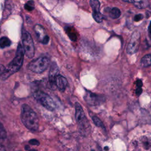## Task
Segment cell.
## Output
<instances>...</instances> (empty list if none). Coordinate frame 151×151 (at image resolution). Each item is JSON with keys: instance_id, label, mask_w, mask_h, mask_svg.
<instances>
[{"instance_id": "6da1fadb", "label": "cell", "mask_w": 151, "mask_h": 151, "mask_svg": "<svg viewBox=\"0 0 151 151\" xmlns=\"http://www.w3.org/2000/svg\"><path fill=\"white\" fill-rule=\"evenodd\" d=\"M21 118L24 126L30 130L36 131L39 127V119L36 113L27 104L21 107Z\"/></svg>"}, {"instance_id": "7a4b0ae2", "label": "cell", "mask_w": 151, "mask_h": 151, "mask_svg": "<svg viewBox=\"0 0 151 151\" xmlns=\"http://www.w3.org/2000/svg\"><path fill=\"white\" fill-rule=\"evenodd\" d=\"M24 54L25 53L22 45L19 44L15 57L8 64L7 67L5 68V71L2 75L4 78H7L11 75L17 72L20 69L23 63Z\"/></svg>"}, {"instance_id": "3957f363", "label": "cell", "mask_w": 151, "mask_h": 151, "mask_svg": "<svg viewBox=\"0 0 151 151\" xmlns=\"http://www.w3.org/2000/svg\"><path fill=\"white\" fill-rule=\"evenodd\" d=\"M75 109L76 119L77 122L79 130L82 133V134H86L87 132H89L90 129V125L89 124V122L86 118L82 107L77 102L75 104Z\"/></svg>"}, {"instance_id": "277c9868", "label": "cell", "mask_w": 151, "mask_h": 151, "mask_svg": "<svg viewBox=\"0 0 151 151\" xmlns=\"http://www.w3.org/2000/svg\"><path fill=\"white\" fill-rule=\"evenodd\" d=\"M22 43L25 54L28 58H32L35 53L34 44L31 36L27 31L22 32Z\"/></svg>"}, {"instance_id": "5b68a950", "label": "cell", "mask_w": 151, "mask_h": 151, "mask_svg": "<svg viewBox=\"0 0 151 151\" xmlns=\"http://www.w3.org/2000/svg\"><path fill=\"white\" fill-rule=\"evenodd\" d=\"M50 64L49 59L46 57H40L37 59L32 60L28 64V68L35 73H41L44 72Z\"/></svg>"}, {"instance_id": "8992f818", "label": "cell", "mask_w": 151, "mask_h": 151, "mask_svg": "<svg viewBox=\"0 0 151 151\" xmlns=\"http://www.w3.org/2000/svg\"><path fill=\"white\" fill-rule=\"evenodd\" d=\"M34 97L38 103L47 110L50 111L54 110L55 108V103L52 99L47 94L41 91H38L34 93Z\"/></svg>"}, {"instance_id": "52a82bcc", "label": "cell", "mask_w": 151, "mask_h": 151, "mask_svg": "<svg viewBox=\"0 0 151 151\" xmlns=\"http://www.w3.org/2000/svg\"><path fill=\"white\" fill-rule=\"evenodd\" d=\"M140 42V34L139 31H136L132 34L129 42L127 44L126 51L130 54H133L136 53L139 48Z\"/></svg>"}, {"instance_id": "ba28073f", "label": "cell", "mask_w": 151, "mask_h": 151, "mask_svg": "<svg viewBox=\"0 0 151 151\" xmlns=\"http://www.w3.org/2000/svg\"><path fill=\"white\" fill-rule=\"evenodd\" d=\"M86 102L90 106H99L105 101V97L103 95L97 94L89 91H86L84 96Z\"/></svg>"}, {"instance_id": "9c48e42d", "label": "cell", "mask_w": 151, "mask_h": 151, "mask_svg": "<svg viewBox=\"0 0 151 151\" xmlns=\"http://www.w3.org/2000/svg\"><path fill=\"white\" fill-rule=\"evenodd\" d=\"M90 5L93 11V17L97 22H101L103 21V15L100 12V4L99 0H90Z\"/></svg>"}, {"instance_id": "30bf717a", "label": "cell", "mask_w": 151, "mask_h": 151, "mask_svg": "<svg viewBox=\"0 0 151 151\" xmlns=\"http://www.w3.org/2000/svg\"><path fill=\"white\" fill-rule=\"evenodd\" d=\"M34 31L37 37L40 41L44 44H47L48 43L50 38L47 34L44 28L41 25H36L34 27Z\"/></svg>"}, {"instance_id": "8fae6325", "label": "cell", "mask_w": 151, "mask_h": 151, "mask_svg": "<svg viewBox=\"0 0 151 151\" xmlns=\"http://www.w3.org/2000/svg\"><path fill=\"white\" fill-rule=\"evenodd\" d=\"M59 69L55 63H53L51 67L49 72V83L52 89H55L56 87L55 80L57 77L59 75Z\"/></svg>"}, {"instance_id": "7c38bea8", "label": "cell", "mask_w": 151, "mask_h": 151, "mask_svg": "<svg viewBox=\"0 0 151 151\" xmlns=\"http://www.w3.org/2000/svg\"><path fill=\"white\" fill-rule=\"evenodd\" d=\"M124 2L132 3L139 9H145L149 5V0H122Z\"/></svg>"}, {"instance_id": "4fadbf2b", "label": "cell", "mask_w": 151, "mask_h": 151, "mask_svg": "<svg viewBox=\"0 0 151 151\" xmlns=\"http://www.w3.org/2000/svg\"><path fill=\"white\" fill-rule=\"evenodd\" d=\"M55 83H56V87L61 91H64L65 90L68 84L67 80L65 78V77L61 75H58L57 77Z\"/></svg>"}, {"instance_id": "5bb4252c", "label": "cell", "mask_w": 151, "mask_h": 151, "mask_svg": "<svg viewBox=\"0 0 151 151\" xmlns=\"http://www.w3.org/2000/svg\"><path fill=\"white\" fill-rule=\"evenodd\" d=\"M65 31L70 38L71 41H76L77 39V34L74 29V27H67L65 28Z\"/></svg>"}, {"instance_id": "9a60e30c", "label": "cell", "mask_w": 151, "mask_h": 151, "mask_svg": "<svg viewBox=\"0 0 151 151\" xmlns=\"http://www.w3.org/2000/svg\"><path fill=\"white\" fill-rule=\"evenodd\" d=\"M140 64L142 67H148L151 65V54H146L140 60Z\"/></svg>"}, {"instance_id": "2e32d148", "label": "cell", "mask_w": 151, "mask_h": 151, "mask_svg": "<svg viewBox=\"0 0 151 151\" xmlns=\"http://www.w3.org/2000/svg\"><path fill=\"white\" fill-rule=\"evenodd\" d=\"M121 15L120 10L116 7L112 8L109 11V15L113 19L118 18Z\"/></svg>"}, {"instance_id": "e0dca14e", "label": "cell", "mask_w": 151, "mask_h": 151, "mask_svg": "<svg viewBox=\"0 0 151 151\" xmlns=\"http://www.w3.org/2000/svg\"><path fill=\"white\" fill-rule=\"evenodd\" d=\"M11 44V40L6 37H2L0 38V48H4L9 47Z\"/></svg>"}, {"instance_id": "ac0fdd59", "label": "cell", "mask_w": 151, "mask_h": 151, "mask_svg": "<svg viewBox=\"0 0 151 151\" xmlns=\"http://www.w3.org/2000/svg\"><path fill=\"white\" fill-rule=\"evenodd\" d=\"M24 8L28 11H33L35 8V4L34 1L30 0V1H28L27 2H26L24 5Z\"/></svg>"}, {"instance_id": "d6986e66", "label": "cell", "mask_w": 151, "mask_h": 151, "mask_svg": "<svg viewBox=\"0 0 151 151\" xmlns=\"http://www.w3.org/2000/svg\"><path fill=\"white\" fill-rule=\"evenodd\" d=\"M92 120L94 122V123L98 127H101V128H103V129H105L104 127V126L103 123V122L100 120V119H99V118H98L96 116H93L92 117Z\"/></svg>"}, {"instance_id": "ffe728a7", "label": "cell", "mask_w": 151, "mask_h": 151, "mask_svg": "<svg viewBox=\"0 0 151 151\" xmlns=\"http://www.w3.org/2000/svg\"><path fill=\"white\" fill-rule=\"evenodd\" d=\"M6 136V131L4 127L3 124L0 122V139H4Z\"/></svg>"}, {"instance_id": "44dd1931", "label": "cell", "mask_w": 151, "mask_h": 151, "mask_svg": "<svg viewBox=\"0 0 151 151\" xmlns=\"http://www.w3.org/2000/svg\"><path fill=\"white\" fill-rule=\"evenodd\" d=\"M143 16L142 14H137L134 17V21L136 22H138L140 21L142 19H143Z\"/></svg>"}, {"instance_id": "7402d4cb", "label": "cell", "mask_w": 151, "mask_h": 151, "mask_svg": "<svg viewBox=\"0 0 151 151\" xmlns=\"http://www.w3.org/2000/svg\"><path fill=\"white\" fill-rule=\"evenodd\" d=\"M29 143L32 145H35L36 146V145H40L39 142L36 139H32V140H29Z\"/></svg>"}, {"instance_id": "603a6c76", "label": "cell", "mask_w": 151, "mask_h": 151, "mask_svg": "<svg viewBox=\"0 0 151 151\" xmlns=\"http://www.w3.org/2000/svg\"><path fill=\"white\" fill-rule=\"evenodd\" d=\"M136 87L142 88L143 84H142V81L140 79H137L136 82Z\"/></svg>"}, {"instance_id": "cb8c5ba5", "label": "cell", "mask_w": 151, "mask_h": 151, "mask_svg": "<svg viewBox=\"0 0 151 151\" xmlns=\"http://www.w3.org/2000/svg\"><path fill=\"white\" fill-rule=\"evenodd\" d=\"M5 71V67L3 65L0 64V76L2 75L4 73Z\"/></svg>"}, {"instance_id": "d4e9b609", "label": "cell", "mask_w": 151, "mask_h": 151, "mask_svg": "<svg viewBox=\"0 0 151 151\" xmlns=\"http://www.w3.org/2000/svg\"><path fill=\"white\" fill-rule=\"evenodd\" d=\"M0 151H5V149L4 146L1 144H0Z\"/></svg>"}, {"instance_id": "484cf974", "label": "cell", "mask_w": 151, "mask_h": 151, "mask_svg": "<svg viewBox=\"0 0 151 151\" xmlns=\"http://www.w3.org/2000/svg\"><path fill=\"white\" fill-rule=\"evenodd\" d=\"M149 34L150 35H151V22H150L149 27Z\"/></svg>"}, {"instance_id": "4316f807", "label": "cell", "mask_w": 151, "mask_h": 151, "mask_svg": "<svg viewBox=\"0 0 151 151\" xmlns=\"http://www.w3.org/2000/svg\"><path fill=\"white\" fill-rule=\"evenodd\" d=\"M91 151H94V150H91Z\"/></svg>"}, {"instance_id": "83f0119b", "label": "cell", "mask_w": 151, "mask_h": 151, "mask_svg": "<svg viewBox=\"0 0 151 151\" xmlns=\"http://www.w3.org/2000/svg\"><path fill=\"white\" fill-rule=\"evenodd\" d=\"M150 37H151V35H150Z\"/></svg>"}]
</instances>
